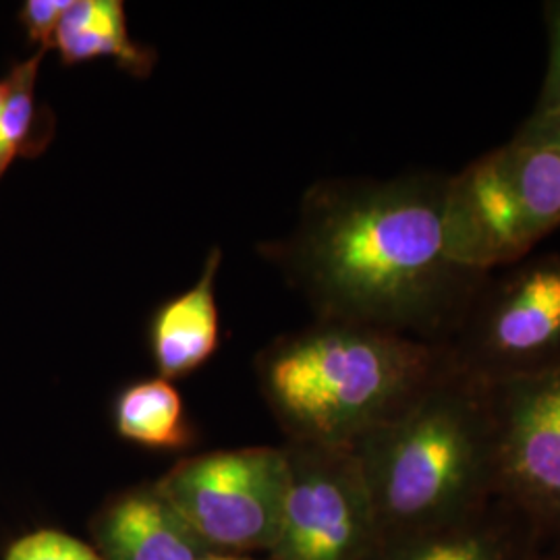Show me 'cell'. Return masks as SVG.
I'll list each match as a JSON object with an SVG mask.
<instances>
[{
	"instance_id": "cell-15",
	"label": "cell",
	"mask_w": 560,
	"mask_h": 560,
	"mask_svg": "<svg viewBox=\"0 0 560 560\" xmlns=\"http://www.w3.org/2000/svg\"><path fill=\"white\" fill-rule=\"evenodd\" d=\"M4 560H104L85 541L57 529H40L23 536L7 550Z\"/></svg>"
},
{
	"instance_id": "cell-1",
	"label": "cell",
	"mask_w": 560,
	"mask_h": 560,
	"mask_svg": "<svg viewBox=\"0 0 560 560\" xmlns=\"http://www.w3.org/2000/svg\"><path fill=\"white\" fill-rule=\"evenodd\" d=\"M448 177H335L303 194L295 226L258 245L314 320L349 322L446 345L488 275L455 260Z\"/></svg>"
},
{
	"instance_id": "cell-8",
	"label": "cell",
	"mask_w": 560,
	"mask_h": 560,
	"mask_svg": "<svg viewBox=\"0 0 560 560\" xmlns=\"http://www.w3.org/2000/svg\"><path fill=\"white\" fill-rule=\"evenodd\" d=\"M497 425V497L544 540H560V368L488 382Z\"/></svg>"
},
{
	"instance_id": "cell-7",
	"label": "cell",
	"mask_w": 560,
	"mask_h": 560,
	"mask_svg": "<svg viewBox=\"0 0 560 560\" xmlns=\"http://www.w3.org/2000/svg\"><path fill=\"white\" fill-rule=\"evenodd\" d=\"M284 448L291 478L272 560H374L381 529L355 451Z\"/></svg>"
},
{
	"instance_id": "cell-2",
	"label": "cell",
	"mask_w": 560,
	"mask_h": 560,
	"mask_svg": "<svg viewBox=\"0 0 560 560\" xmlns=\"http://www.w3.org/2000/svg\"><path fill=\"white\" fill-rule=\"evenodd\" d=\"M353 451L374 502L381 548L459 520L497 499L490 384L448 361Z\"/></svg>"
},
{
	"instance_id": "cell-10",
	"label": "cell",
	"mask_w": 560,
	"mask_h": 560,
	"mask_svg": "<svg viewBox=\"0 0 560 560\" xmlns=\"http://www.w3.org/2000/svg\"><path fill=\"white\" fill-rule=\"evenodd\" d=\"M92 532L104 560H201L214 555L156 483L120 492L98 513Z\"/></svg>"
},
{
	"instance_id": "cell-9",
	"label": "cell",
	"mask_w": 560,
	"mask_h": 560,
	"mask_svg": "<svg viewBox=\"0 0 560 560\" xmlns=\"http://www.w3.org/2000/svg\"><path fill=\"white\" fill-rule=\"evenodd\" d=\"M540 532L501 497L434 529L382 546L374 560H536Z\"/></svg>"
},
{
	"instance_id": "cell-5",
	"label": "cell",
	"mask_w": 560,
	"mask_h": 560,
	"mask_svg": "<svg viewBox=\"0 0 560 560\" xmlns=\"http://www.w3.org/2000/svg\"><path fill=\"white\" fill-rule=\"evenodd\" d=\"M444 347L459 370L483 382L560 368V254L488 275Z\"/></svg>"
},
{
	"instance_id": "cell-11",
	"label": "cell",
	"mask_w": 560,
	"mask_h": 560,
	"mask_svg": "<svg viewBox=\"0 0 560 560\" xmlns=\"http://www.w3.org/2000/svg\"><path fill=\"white\" fill-rule=\"evenodd\" d=\"M222 258L221 247L214 245L203 260L200 279L162 301L148 320V349L159 376L166 381L198 372L221 347L217 277Z\"/></svg>"
},
{
	"instance_id": "cell-20",
	"label": "cell",
	"mask_w": 560,
	"mask_h": 560,
	"mask_svg": "<svg viewBox=\"0 0 560 560\" xmlns=\"http://www.w3.org/2000/svg\"><path fill=\"white\" fill-rule=\"evenodd\" d=\"M201 560H256V559H247V557H233V555H210V557H206V559Z\"/></svg>"
},
{
	"instance_id": "cell-4",
	"label": "cell",
	"mask_w": 560,
	"mask_h": 560,
	"mask_svg": "<svg viewBox=\"0 0 560 560\" xmlns=\"http://www.w3.org/2000/svg\"><path fill=\"white\" fill-rule=\"evenodd\" d=\"M560 229V150L515 133L448 177L446 231L455 260L492 275L525 260Z\"/></svg>"
},
{
	"instance_id": "cell-19",
	"label": "cell",
	"mask_w": 560,
	"mask_h": 560,
	"mask_svg": "<svg viewBox=\"0 0 560 560\" xmlns=\"http://www.w3.org/2000/svg\"><path fill=\"white\" fill-rule=\"evenodd\" d=\"M536 560H560V540L550 541V544L541 550Z\"/></svg>"
},
{
	"instance_id": "cell-17",
	"label": "cell",
	"mask_w": 560,
	"mask_h": 560,
	"mask_svg": "<svg viewBox=\"0 0 560 560\" xmlns=\"http://www.w3.org/2000/svg\"><path fill=\"white\" fill-rule=\"evenodd\" d=\"M544 18L548 27L550 55H548V69H546L538 104L560 101V0L546 2Z\"/></svg>"
},
{
	"instance_id": "cell-13",
	"label": "cell",
	"mask_w": 560,
	"mask_h": 560,
	"mask_svg": "<svg viewBox=\"0 0 560 560\" xmlns=\"http://www.w3.org/2000/svg\"><path fill=\"white\" fill-rule=\"evenodd\" d=\"M34 50L0 75V180L15 161H36L57 136L52 108L38 98L44 57Z\"/></svg>"
},
{
	"instance_id": "cell-12",
	"label": "cell",
	"mask_w": 560,
	"mask_h": 560,
	"mask_svg": "<svg viewBox=\"0 0 560 560\" xmlns=\"http://www.w3.org/2000/svg\"><path fill=\"white\" fill-rule=\"evenodd\" d=\"M52 50L65 67L115 60L120 71L136 80H148L159 62L156 48L131 36L120 0H71Z\"/></svg>"
},
{
	"instance_id": "cell-18",
	"label": "cell",
	"mask_w": 560,
	"mask_h": 560,
	"mask_svg": "<svg viewBox=\"0 0 560 560\" xmlns=\"http://www.w3.org/2000/svg\"><path fill=\"white\" fill-rule=\"evenodd\" d=\"M520 133L560 150V101L536 104V110L521 125Z\"/></svg>"
},
{
	"instance_id": "cell-14",
	"label": "cell",
	"mask_w": 560,
	"mask_h": 560,
	"mask_svg": "<svg viewBox=\"0 0 560 560\" xmlns=\"http://www.w3.org/2000/svg\"><path fill=\"white\" fill-rule=\"evenodd\" d=\"M113 425L122 441L150 451H183L196 441L179 390L162 376L122 386L113 402Z\"/></svg>"
},
{
	"instance_id": "cell-16",
	"label": "cell",
	"mask_w": 560,
	"mask_h": 560,
	"mask_svg": "<svg viewBox=\"0 0 560 560\" xmlns=\"http://www.w3.org/2000/svg\"><path fill=\"white\" fill-rule=\"evenodd\" d=\"M69 4L71 0H25L21 4L18 21L36 50H52V42Z\"/></svg>"
},
{
	"instance_id": "cell-3",
	"label": "cell",
	"mask_w": 560,
	"mask_h": 560,
	"mask_svg": "<svg viewBox=\"0 0 560 560\" xmlns=\"http://www.w3.org/2000/svg\"><path fill=\"white\" fill-rule=\"evenodd\" d=\"M448 361L444 345L314 320L272 340L256 370L289 442L353 448L416 399Z\"/></svg>"
},
{
	"instance_id": "cell-6",
	"label": "cell",
	"mask_w": 560,
	"mask_h": 560,
	"mask_svg": "<svg viewBox=\"0 0 560 560\" xmlns=\"http://www.w3.org/2000/svg\"><path fill=\"white\" fill-rule=\"evenodd\" d=\"M289 478L284 446H247L179 460L156 486L210 550L270 552Z\"/></svg>"
}]
</instances>
